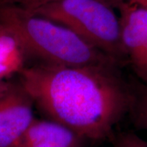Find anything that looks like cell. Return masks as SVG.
Masks as SVG:
<instances>
[{
	"label": "cell",
	"mask_w": 147,
	"mask_h": 147,
	"mask_svg": "<svg viewBox=\"0 0 147 147\" xmlns=\"http://www.w3.org/2000/svg\"><path fill=\"white\" fill-rule=\"evenodd\" d=\"M115 7L119 12L122 47L130 62L147 47V9L129 2H122Z\"/></svg>",
	"instance_id": "obj_6"
},
{
	"label": "cell",
	"mask_w": 147,
	"mask_h": 147,
	"mask_svg": "<svg viewBox=\"0 0 147 147\" xmlns=\"http://www.w3.org/2000/svg\"><path fill=\"white\" fill-rule=\"evenodd\" d=\"M0 26L12 34L27 57L67 66L115 65L114 59L68 28L14 5H0Z\"/></svg>",
	"instance_id": "obj_2"
},
{
	"label": "cell",
	"mask_w": 147,
	"mask_h": 147,
	"mask_svg": "<svg viewBox=\"0 0 147 147\" xmlns=\"http://www.w3.org/2000/svg\"><path fill=\"white\" fill-rule=\"evenodd\" d=\"M31 12L68 28L119 64L127 60L121 43L119 16L103 0H60Z\"/></svg>",
	"instance_id": "obj_3"
},
{
	"label": "cell",
	"mask_w": 147,
	"mask_h": 147,
	"mask_svg": "<svg viewBox=\"0 0 147 147\" xmlns=\"http://www.w3.org/2000/svg\"><path fill=\"white\" fill-rule=\"evenodd\" d=\"M27 55L12 34L0 26V84L26 68Z\"/></svg>",
	"instance_id": "obj_7"
},
{
	"label": "cell",
	"mask_w": 147,
	"mask_h": 147,
	"mask_svg": "<svg viewBox=\"0 0 147 147\" xmlns=\"http://www.w3.org/2000/svg\"><path fill=\"white\" fill-rule=\"evenodd\" d=\"M87 141L76 132L49 119H34L16 147H85Z\"/></svg>",
	"instance_id": "obj_5"
},
{
	"label": "cell",
	"mask_w": 147,
	"mask_h": 147,
	"mask_svg": "<svg viewBox=\"0 0 147 147\" xmlns=\"http://www.w3.org/2000/svg\"><path fill=\"white\" fill-rule=\"evenodd\" d=\"M9 84H10V83H6V82L0 84V96H2L5 92V91L7 89Z\"/></svg>",
	"instance_id": "obj_13"
},
{
	"label": "cell",
	"mask_w": 147,
	"mask_h": 147,
	"mask_svg": "<svg viewBox=\"0 0 147 147\" xmlns=\"http://www.w3.org/2000/svg\"><path fill=\"white\" fill-rule=\"evenodd\" d=\"M60 0H0V5H14L28 11H34L54 2Z\"/></svg>",
	"instance_id": "obj_11"
},
{
	"label": "cell",
	"mask_w": 147,
	"mask_h": 147,
	"mask_svg": "<svg viewBox=\"0 0 147 147\" xmlns=\"http://www.w3.org/2000/svg\"><path fill=\"white\" fill-rule=\"evenodd\" d=\"M113 147H147V141L131 131L114 134L111 138Z\"/></svg>",
	"instance_id": "obj_9"
},
{
	"label": "cell",
	"mask_w": 147,
	"mask_h": 147,
	"mask_svg": "<svg viewBox=\"0 0 147 147\" xmlns=\"http://www.w3.org/2000/svg\"><path fill=\"white\" fill-rule=\"evenodd\" d=\"M19 84L47 119L87 142L111 139L128 114L132 89L115 65L67 66L39 63L26 67Z\"/></svg>",
	"instance_id": "obj_1"
},
{
	"label": "cell",
	"mask_w": 147,
	"mask_h": 147,
	"mask_svg": "<svg viewBox=\"0 0 147 147\" xmlns=\"http://www.w3.org/2000/svg\"><path fill=\"white\" fill-rule=\"evenodd\" d=\"M128 114L134 126L147 131V86L142 84L132 89V100Z\"/></svg>",
	"instance_id": "obj_8"
},
{
	"label": "cell",
	"mask_w": 147,
	"mask_h": 147,
	"mask_svg": "<svg viewBox=\"0 0 147 147\" xmlns=\"http://www.w3.org/2000/svg\"><path fill=\"white\" fill-rule=\"evenodd\" d=\"M108 5L112 7L113 8L122 2H129L131 3H135L137 5L141 6L142 7L147 9V0H103Z\"/></svg>",
	"instance_id": "obj_12"
},
{
	"label": "cell",
	"mask_w": 147,
	"mask_h": 147,
	"mask_svg": "<svg viewBox=\"0 0 147 147\" xmlns=\"http://www.w3.org/2000/svg\"><path fill=\"white\" fill-rule=\"evenodd\" d=\"M130 64L137 77L142 80V84L147 86V47L131 60Z\"/></svg>",
	"instance_id": "obj_10"
},
{
	"label": "cell",
	"mask_w": 147,
	"mask_h": 147,
	"mask_svg": "<svg viewBox=\"0 0 147 147\" xmlns=\"http://www.w3.org/2000/svg\"><path fill=\"white\" fill-rule=\"evenodd\" d=\"M34 102L20 84L0 96V147H16L35 117Z\"/></svg>",
	"instance_id": "obj_4"
}]
</instances>
